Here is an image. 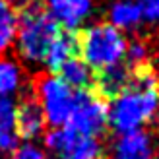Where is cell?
I'll list each match as a JSON object with an SVG mask.
<instances>
[{
  "instance_id": "obj_9",
  "label": "cell",
  "mask_w": 159,
  "mask_h": 159,
  "mask_svg": "<svg viewBox=\"0 0 159 159\" xmlns=\"http://www.w3.org/2000/svg\"><path fill=\"white\" fill-rule=\"evenodd\" d=\"M80 57L78 54V33L72 29L60 27L58 35L54 37V41L51 43L49 51L45 54V64L49 68V74H57V70L64 64L66 60Z\"/></svg>"
},
{
  "instance_id": "obj_3",
  "label": "cell",
  "mask_w": 159,
  "mask_h": 159,
  "mask_svg": "<svg viewBox=\"0 0 159 159\" xmlns=\"http://www.w3.org/2000/svg\"><path fill=\"white\" fill-rule=\"evenodd\" d=\"M78 33V54L95 72L115 66L124 60L126 37L111 23H95Z\"/></svg>"
},
{
  "instance_id": "obj_17",
  "label": "cell",
  "mask_w": 159,
  "mask_h": 159,
  "mask_svg": "<svg viewBox=\"0 0 159 159\" xmlns=\"http://www.w3.org/2000/svg\"><path fill=\"white\" fill-rule=\"evenodd\" d=\"M142 18L148 21H159V0H138Z\"/></svg>"
},
{
  "instance_id": "obj_15",
  "label": "cell",
  "mask_w": 159,
  "mask_h": 159,
  "mask_svg": "<svg viewBox=\"0 0 159 159\" xmlns=\"http://www.w3.org/2000/svg\"><path fill=\"white\" fill-rule=\"evenodd\" d=\"M20 68L16 62L0 58V97H8L20 87Z\"/></svg>"
},
{
  "instance_id": "obj_2",
  "label": "cell",
  "mask_w": 159,
  "mask_h": 159,
  "mask_svg": "<svg viewBox=\"0 0 159 159\" xmlns=\"http://www.w3.org/2000/svg\"><path fill=\"white\" fill-rule=\"evenodd\" d=\"M60 31V23L47 10L45 2L31 0L18 10V52L27 62H43L51 43Z\"/></svg>"
},
{
  "instance_id": "obj_7",
  "label": "cell",
  "mask_w": 159,
  "mask_h": 159,
  "mask_svg": "<svg viewBox=\"0 0 159 159\" xmlns=\"http://www.w3.org/2000/svg\"><path fill=\"white\" fill-rule=\"evenodd\" d=\"M45 113L39 101L35 97V93H25L23 99L20 101V105L14 109V130L18 140H33L45 128Z\"/></svg>"
},
{
  "instance_id": "obj_1",
  "label": "cell",
  "mask_w": 159,
  "mask_h": 159,
  "mask_svg": "<svg viewBox=\"0 0 159 159\" xmlns=\"http://www.w3.org/2000/svg\"><path fill=\"white\" fill-rule=\"evenodd\" d=\"M159 111V76L148 62L130 68L128 87L109 105L107 124L118 134L140 130Z\"/></svg>"
},
{
  "instance_id": "obj_6",
  "label": "cell",
  "mask_w": 159,
  "mask_h": 159,
  "mask_svg": "<svg viewBox=\"0 0 159 159\" xmlns=\"http://www.w3.org/2000/svg\"><path fill=\"white\" fill-rule=\"evenodd\" d=\"M47 148L54 153V159H101L103 148L97 138L82 136L70 128H52L45 138Z\"/></svg>"
},
{
  "instance_id": "obj_14",
  "label": "cell",
  "mask_w": 159,
  "mask_h": 159,
  "mask_svg": "<svg viewBox=\"0 0 159 159\" xmlns=\"http://www.w3.org/2000/svg\"><path fill=\"white\" fill-rule=\"evenodd\" d=\"M18 29V10L12 2L0 0V52L12 45Z\"/></svg>"
},
{
  "instance_id": "obj_8",
  "label": "cell",
  "mask_w": 159,
  "mask_h": 159,
  "mask_svg": "<svg viewBox=\"0 0 159 159\" xmlns=\"http://www.w3.org/2000/svg\"><path fill=\"white\" fill-rule=\"evenodd\" d=\"M47 10L64 29H76L91 12V0H47Z\"/></svg>"
},
{
  "instance_id": "obj_16",
  "label": "cell",
  "mask_w": 159,
  "mask_h": 159,
  "mask_svg": "<svg viewBox=\"0 0 159 159\" xmlns=\"http://www.w3.org/2000/svg\"><path fill=\"white\" fill-rule=\"evenodd\" d=\"M10 159H47V157H45V153L37 146H33V144H23V146H20V148L14 149Z\"/></svg>"
},
{
  "instance_id": "obj_13",
  "label": "cell",
  "mask_w": 159,
  "mask_h": 159,
  "mask_svg": "<svg viewBox=\"0 0 159 159\" xmlns=\"http://www.w3.org/2000/svg\"><path fill=\"white\" fill-rule=\"evenodd\" d=\"M109 20L116 29H132L142 21V10L134 0H118L111 6Z\"/></svg>"
},
{
  "instance_id": "obj_11",
  "label": "cell",
  "mask_w": 159,
  "mask_h": 159,
  "mask_svg": "<svg viewBox=\"0 0 159 159\" xmlns=\"http://www.w3.org/2000/svg\"><path fill=\"white\" fill-rule=\"evenodd\" d=\"M57 76L72 91H89V89H93V84H95L93 70L80 57H74V58L66 60L64 64L57 70Z\"/></svg>"
},
{
  "instance_id": "obj_12",
  "label": "cell",
  "mask_w": 159,
  "mask_h": 159,
  "mask_svg": "<svg viewBox=\"0 0 159 159\" xmlns=\"http://www.w3.org/2000/svg\"><path fill=\"white\" fill-rule=\"evenodd\" d=\"M14 109L10 97H0V152L8 153L18 148V136L14 130Z\"/></svg>"
},
{
  "instance_id": "obj_10",
  "label": "cell",
  "mask_w": 159,
  "mask_h": 159,
  "mask_svg": "<svg viewBox=\"0 0 159 159\" xmlns=\"http://www.w3.org/2000/svg\"><path fill=\"white\" fill-rule=\"evenodd\" d=\"M153 144L144 130L120 134L113 146V159H152Z\"/></svg>"
},
{
  "instance_id": "obj_5",
  "label": "cell",
  "mask_w": 159,
  "mask_h": 159,
  "mask_svg": "<svg viewBox=\"0 0 159 159\" xmlns=\"http://www.w3.org/2000/svg\"><path fill=\"white\" fill-rule=\"evenodd\" d=\"M107 118H109V103L101 95H97L93 89L76 91L72 115L64 126L76 134H82V136L97 138L107 128Z\"/></svg>"
},
{
  "instance_id": "obj_4",
  "label": "cell",
  "mask_w": 159,
  "mask_h": 159,
  "mask_svg": "<svg viewBox=\"0 0 159 159\" xmlns=\"http://www.w3.org/2000/svg\"><path fill=\"white\" fill-rule=\"evenodd\" d=\"M35 97L45 113V120L52 128H62L74 109L76 91L62 82L57 74H43L37 78Z\"/></svg>"
}]
</instances>
